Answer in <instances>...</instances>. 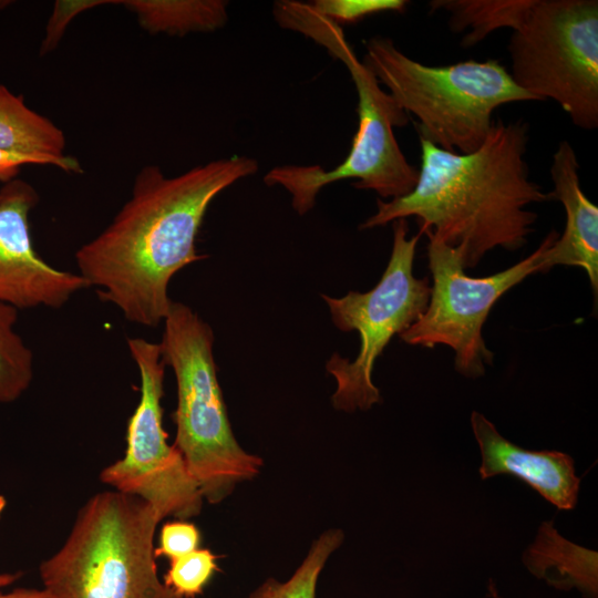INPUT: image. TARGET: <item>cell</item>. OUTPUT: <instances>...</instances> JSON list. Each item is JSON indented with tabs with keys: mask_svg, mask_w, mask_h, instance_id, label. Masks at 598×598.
<instances>
[{
	"mask_svg": "<svg viewBox=\"0 0 598 598\" xmlns=\"http://www.w3.org/2000/svg\"><path fill=\"white\" fill-rule=\"evenodd\" d=\"M408 234L406 219L393 221L391 256L381 279L371 290L349 291L340 298L322 295L333 324L341 331H357L360 336V349L353 361L336 352L326 363L327 372L337 383L331 398L337 410L367 411L382 402L372 381L374 363L391 339L408 330L427 307L430 280L413 275L421 235L408 237Z\"/></svg>",
	"mask_w": 598,
	"mask_h": 598,
	"instance_id": "8",
	"label": "cell"
},
{
	"mask_svg": "<svg viewBox=\"0 0 598 598\" xmlns=\"http://www.w3.org/2000/svg\"><path fill=\"white\" fill-rule=\"evenodd\" d=\"M471 426L481 451L478 474L487 480L501 474L512 475L534 488L561 511L574 509L578 503L580 478L574 458L559 451H532L505 439L482 413L473 411Z\"/></svg>",
	"mask_w": 598,
	"mask_h": 598,
	"instance_id": "12",
	"label": "cell"
},
{
	"mask_svg": "<svg viewBox=\"0 0 598 598\" xmlns=\"http://www.w3.org/2000/svg\"><path fill=\"white\" fill-rule=\"evenodd\" d=\"M21 577V573L0 574V588L9 586Z\"/></svg>",
	"mask_w": 598,
	"mask_h": 598,
	"instance_id": "26",
	"label": "cell"
},
{
	"mask_svg": "<svg viewBox=\"0 0 598 598\" xmlns=\"http://www.w3.org/2000/svg\"><path fill=\"white\" fill-rule=\"evenodd\" d=\"M18 309L0 302V403L20 398L33 379V354L14 330Z\"/></svg>",
	"mask_w": 598,
	"mask_h": 598,
	"instance_id": "19",
	"label": "cell"
},
{
	"mask_svg": "<svg viewBox=\"0 0 598 598\" xmlns=\"http://www.w3.org/2000/svg\"><path fill=\"white\" fill-rule=\"evenodd\" d=\"M425 235L433 281L430 300L423 315L400 338L430 349L447 346L455 352L454 367L460 374L481 378L494 359L482 336L489 311L511 288L535 272H544L545 252L559 235L550 231L528 257L487 277L467 276L457 249Z\"/></svg>",
	"mask_w": 598,
	"mask_h": 598,
	"instance_id": "9",
	"label": "cell"
},
{
	"mask_svg": "<svg viewBox=\"0 0 598 598\" xmlns=\"http://www.w3.org/2000/svg\"><path fill=\"white\" fill-rule=\"evenodd\" d=\"M136 14L150 33L185 35L213 32L228 21V2L224 0H115Z\"/></svg>",
	"mask_w": 598,
	"mask_h": 598,
	"instance_id": "15",
	"label": "cell"
},
{
	"mask_svg": "<svg viewBox=\"0 0 598 598\" xmlns=\"http://www.w3.org/2000/svg\"><path fill=\"white\" fill-rule=\"evenodd\" d=\"M141 377V399L128 420L126 450L102 470L100 480L115 491L140 497L159 515L186 520L199 515L204 498L163 427L164 368L158 343L128 338Z\"/></svg>",
	"mask_w": 598,
	"mask_h": 598,
	"instance_id": "10",
	"label": "cell"
},
{
	"mask_svg": "<svg viewBox=\"0 0 598 598\" xmlns=\"http://www.w3.org/2000/svg\"><path fill=\"white\" fill-rule=\"evenodd\" d=\"M199 529L193 523L177 519L163 525L154 555L156 558L164 556L171 560L199 548Z\"/></svg>",
	"mask_w": 598,
	"mask_h": 598,
	"instance_id": "22",
	"label": "cell"
},
{
	"mask_svg": "<svg viewBox=\"0 0 598 598\" xmlns=\"http://www.w3.org/2000/svg\"><path fill=\"white\" fill-rule=\"evenodd\" d=\"M38 202L35 189L22 179L0 189V302L17 309L61 308L89 288L81 275L55 269L35 251L29 214Z\"/></svg>",
	"mask_w": 598,
	"mask_h": 598,
	"instance_id": "11",
	"label": "cell"
},
{
	"mask_svg": "<svg viewBox=\"0 0 598 598\" xmlns=\"http://www.w3.org/2000/svg\"><path fill=\"white\" fill-rule=\"evenodd\" d=\"M579 164L568 141H561L553 156L551 200H559L566 212L564 233L547 248L544 272L555 266L582 268L589 278L595 299L598 291V207L587 198L579 183Z\"/></svg>",
	"mask_w": 598,
	"mask_h": 598,
	"instance_id": "13",
	"label": "cell"
},
{
	"mask_svg": "<svg viewBox=\"0 0 598 598\" xmlns=\"http://www.w3.org/2000/svg\"><path fill=\"white\" fill-rule=\"evenodd\" d=\"M272 16L278 25L311 39L346 65L358 94L359 121L350 152L340 165L329 171L320 165H278L264 176L265 184L282 186L299 215L313 208L322 187L340 179L354 178L353 187L374 190L382 198L412 192L419 169L408 162L393 132V127L408 124L409 114L359 60L342 27L319 14L309 2L296 0L276 1Z\"/></svg>",
	"mask_w": 598,
	"mask_h": 598,
	"instance_id": "3",
	"label": "cell"
},
{
	"mask_svg": "<svg viewBox=\"0 0 598 598\" xmlns=\"http://www.w3.org/2000/svg\"><path fill=\"white\" fill-rule=\"evenodd\" d=\"M0 598H54L45 589L16 588L9 592H1Z\"/></svg>",
	"mask_w": 598,
	"mask_h": 598,
	"instance_id": "25",
	"label": "cell"
},
{
	"mask_svg": "<svg viewBox=\"0 0 598 598\" xmlns=\"http://www.w3.org/2000/svg\"><path fill=\"white\" fill-rule=\"evenodd\" d=\"M343 540L344 534L339 528L322 532L312 542L306 557L287 580L267 578L248 598H317L319 577L328 559Z\"/></svg>",
	"mask_w": 598,
	"mask_h": 598,
	"instance_id": "18",
	"label": "cell"
},
{
	"mask_svg": "<svg viewBox=\"0 0 598 598\" xmlns=\"http://www.w3.org/2000/svg\"><path fill=\"white\" fill-rule=\"evenodd\" d=\"M114 4V0H61L54 4L41 45V54L51 52L59 43L68 24L79 13L97 6Z\"/></svg>",
	"mask_w": 598,
	"mask_h": 598,
	"instance_id": "23",
	"label": "cell"
},
{
	"mask_svg": "<svg viewBox=\"0 0 598 598\" xmlns=\"http://www.w3.org/2000/svg\"><path fill=\"white\" fill-rule=\"evenodd\" d=\"M29 164L52 165L69 173L82 172L78 159L68 155L61 158H51V157H41V156L12 153V152L0 150V181L7 183L14 179L19 168L23 165H29Z\"/></svg>",
	"mask_w": 598,
	"mask_h": 598,
	"instance_id": "24",
	"label": "cell"
},
{
	"mask_svg": "<svg viewBox=\"0 0 598 598\" xmlns=\"http://www.w3.org/2000/svg\"><path fill=\"white\" fill-rule=\"evenodd\" d=\"M364 45L362 62L398 105L417 118L419 137L447 152L467 154L481 147L498 106L536 101L494 59L425 65L389 38L373 37Z\"/></svg>",
	"mask_w": 598,
	"mask_h": 598,
	"instance_id": "6",
	"label": "cell"
},
{
	"mask_svg": "<svg viewBox=\"0 0 598 598\" xmlns=\"http://www.w3.org/2000/svg\"><path fill=\"white\" fill-rule=\"evenodd\" d=\"M161 359L177 384L174 446L204 501L219 504L264 465L234 435L214 359V332L189 306L173 301L164 319Z\"/></svg>",
	"mask_w": 598,
	"mask_h": 598,
	"instance_id": "5",
	"label": "cell"
},
{
	"mask_svg": "<svg viewBox=\"0 0 598 598\" xmlns=\"http://www.w3.org/2000/svg\"><path fill=\"white\" fill-rule=\"evenodd\" d=\"M257 171V161L243 155L175 177H166L157 165L144 166L112 223L76 250L79 275L128 321L157 327L173 302L167 292L173 276L207 257L197 252L195 241L208 206Z\"/></svg>",
	"mask_w": 598,
	"mask_h": 598,
	"instance_id": "1",
	"label": "cell"
},
{
	"mask_svg": "<svg viewBox=\"0 0 598 598\" xmlns=\"http://www.w3.org/2000/svg\"><path fill=\"white\" fill-rule=\"evenodd\" d=\"M6 505H7V501L3 496L0 495V516L3 512V509L6 508Z\"/></svg>",
	"mask_w": 598,
	"mask_h": 598,
	"instance_id": "27",
	"label": "cell"
},
{
	"mask_svg": "<svg viewBox=\"0 0 598 598\" xmlns=\"http://www.w3.org/2000/svg\"><path fill=\"white\" fill-rule=\"evenodd\" d=\"M65 136L49 118L28 107L21 95L0 84V150L61 158Z\"/></svg>",
	"mask_w": 598,
	"mask_h": 598,
	"instance_id": "16",
	"label": "cell"
},
{
	"mask_svg": "<svg viewBox=\"0 0 598 598\" xmlns=\"http://www.w3.org/2000/svg\"><path fill=\"white\" fill-rule=\"evenodd\" d=\"M218 556L206 548L169 560L163 582L182 598H194L204 591L214 574L218 571Z\"/></svg>",
	"mask_w": 598,
	"mask_h": 598,
	"instance_id": "20",
	"label": "cell"
},
{
	"mask_svg": "<svg viewBox=\"0 0 598 598\" xmlns=\"http://www.w3.org/2000/svg\"><path fill=\"white\" fill-rule=\"evenodd\" d=\"M522 560L534 577L555 589H577L584 598H598V553L566 539L553 520L539 525Z\"/></svg>",
	"mask_w": 598,
	"mask_h": 598,
	"instance_id": "14",
	"label": "cell"
},
{
	"mask_svg": "<svg viewBox=\"0 0 598 598\" xmlns=\"http://www.w3.org/2000/svg\"><path fill=\"white\" fill-rule=\"evenodd\" d=\"M508 52L518 87L558 103L579 128H597V0H530Z\"/></svg>",
	"mask_w": 598,
	"mask_h": 598,
	"instance_id": "7",
	"label": "cell"
},
{
	"mask_svg": "<svg viewBox=\"0 0 598 598\" xmlns=\"http://www.w3.org/2000/svg\"><path fill=\"white\" fill-rule=\"evenodd\" d=\"M530 0H432L431 11L445 10L453 32L470 30L462 39L464 48L484 40L502 28L514 29Z\"/></svg>",
	"mask_w": 598,
	"mask_h": 598,
	"instance_id": "17",
	"label": "cell"
},
{
	"mask_svg": "<svg viewBox=\"0 0 598 598\" xmlns=\"http://www.w3.org/2000/svg\"><path fill=\"white\" fill-rule=\"evenodd\" d=\"M528 140V124L523 120L493 122L481 147L467 154L420 138L415 187L388 202L378 199L377 212L360 229L415 217L419 234H430L457 249L464 269L478 265L496 247L522 248L537 219L526 207L551 200L550 193L529 178Z\"/></svg>",
	"mask_w": 598,
	"mask_h": 598,
	"instance_id": "2",
	"label": "cell"
},
{
	"mask_svg": "<svg viewBox=\"0 0 598 598\" xmlns=\"http://www.w3.org/2000/svg\"><path fill=\"white\" fill-rule=\"evenodd\" d=\"M309 3L319 14L340 27L384 11L402 12L408 6L404 0H315Z\"/></svg>",
	"mask_w": 598,
	"mask_h": 598,
	"instance_id": "21",
	"label": "cell"
},
{
	"mask_svg": "<svg viewBox=\"0 0 598 598\" xmlns=\"http://www.w3.org/2000/svg\"><path fill=\"white\" fill-rule=\"evenodd\" d=\"M159 513L140 497L100 492L79 511L64 544L39 566L54 598H182L157 574Z\"/></svg>",
	"mask_w": 598,
	"mask_h": 598,
	"instance_id": "4",
	"label": "cell"
}]
</instances>
